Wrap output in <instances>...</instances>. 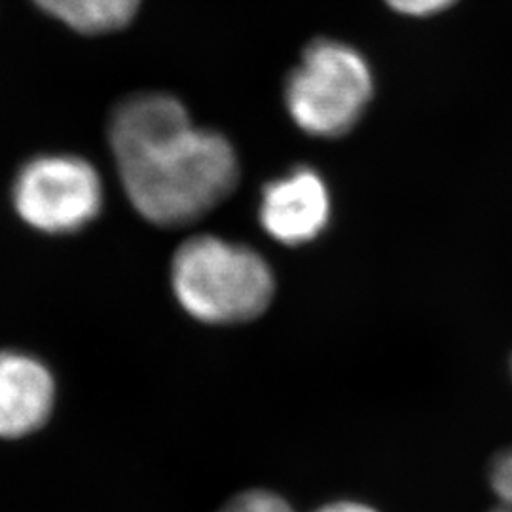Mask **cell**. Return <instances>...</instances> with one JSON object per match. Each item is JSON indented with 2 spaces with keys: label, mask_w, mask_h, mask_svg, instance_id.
<instances>
[{
  "label": "cell",
  "mask_w": 512,
  "mask_h": 512,
  "mask_svg": "<svg viewBox=\"0 0 512 512\" xmlns=\"http://www.w3.org/2000/svg\"><path fill=\"white\" fill-rule=\"evenodd\" d=\"M126 196L156 226L202 219L239 183L232 143L213 129L188 124L114 156Z\"/></svg>",
  "instance_id": "obj_1"
},
{
  "label": "cell",
  "mask_w": 512,
  "mask_h": 512,
  "mask_svg": "<svg viewBox=\"0 0 512 512\" xmlns=\"http://www.w3.org/2000/svg\"><path fill=\"white\" fill-rule=\"evenodd\" d=\"M171 287L194 319L236 325L268 310L275 279L253 249L217 236L186 239L171 262Z\"/></svg>",
  "instance_id": "obj_2"
},
{
  "label": "cell",
  "mask_w": 512,
  "mask_h": 512,
  "mask_svg": "<svg viewBox=\"0 0 512 512\" xmlns=\"http://www.w3.org/2000/svg\"><path fill=\"white\" fill-rule=\"evenodd\" d=\"M374 95V74L349 44L319 38L302 52L285 82V107L311 137L334 139L355 128Z\"/></svg>",
  "instance_id": "obj_3"
},
{
  "label": "cell",
  "mask_w": 512,
  "mask_h": 512,
  "mask_svg": "<svg viewBox=\"0 0 512 512\" xmlns=\"http://www.w3.org/2000/svg\"><path fill=\"white\" fill-rule=\"evenodd\" d=\"M23 222L44 234H73L103 207V183L88 160L74 154H44L19 169L12 188Z\"/></svg>",
  "instance_id": "obj_4"
},
{
  "label": "cell",
  "mask_w": 512,
  "mask_h": 512,
  "mask_svg": "<svg viewBox=\"0 0 512 512\" xmlns=\"http://www.w3.org/2000/svg\"><path fill=\"white\" fill-rule=\"evenodd\" d=\"M329 186L310 167H296L262 190L258 219L268 236L283 245H304L329 226Z\"/></svg>",
  "instance_id": "obj_5"
},
{
  "label": "cell",
  "mask_w": 512,
  "mask_h": 512,
  "mask_svg": "<svg viewBox=\"0 0 512 512\" xmlns=\"http://www.w3.org/2000/svg\"><path fill=\"white\" fill-rule=\"evenodd\" d=\"M54 403V376L46 366L25 353L0 351V439L35 433Z\"/></svg>",
  "instance_id": "obj_6"
},
{
  "label": "cell",
  "mask_w": 512,
  "mask_h": 512,
  "mask_svg": "<svg viewBox=\"0 0 512 512\" xmlns=\"http://www.w3.org/2000/svg\"><path fill=\"white\" fill-rule=\"evenodd\" d=\"M42 12L82 35H107L128 27L143 0H33Z\"/></svg>",
  "instance_id": "obj_7"
},
{
  "label": "cell",
  "mask_w": 512,
  "mask_h": 512,
  "mask_svg": "<svg viewBox=\"0 0 512 512\" xmlns=\"http://www.w3.org/2000/svg\"><path fill=\"white\" fill-rule=\"evenodd\" d=\"M219 512H294L287 499L268 490H247L232 497Z\"/></svg>",
  "instance_id": "obj_8"
},
{
  "label": "cell",
  "mask_w": 512,
  "mask_h": 512,
  "mask_svg": "<svg viewBox=\"0 0 512 512\" xmlns=\"http://www.w3.org/2000/svg\"><path fill=\"white\" fill-rule=\"evenodd\" d=\"M490 484L501 505L512 507V446L495 458Z\"/></svg>",
  "instance_id": "obj_9"
},
{
  "label": "cell",
  "mask_w": 512,
  "mask_h": 512,
  "mask_svg": "<svg viewBox=\"0 0 512 512\" xmlns=\"http://www.w3.org/2000/svg\"><path fill=\"white\" fill-rule=\"evenodd\" d=\"M385 4L401 16L429 18L448 10L456 0H385Z\"/></svg>",
  "instance_id": "obj_10"
},
{
  "label": "cell",
  "mask_w": 512,
  "mask_h": 512,
  "mask_svg": "<svg viewBox=\"0 0 512 512\" xmlns=\"http://www.w3.org/2000/svg\"><path fill=\"white\" fill-rule=\"evenodd\" d=\"M315 512H378L372 509L370 505L359 503V501H336V503H329Z\"/></svg>",
  "instance_id": "obj_11"
},
{
  "label": "cell",
  "mask_w": 512,
  "mask_h": 512,
  "mask_svg": "<svg viewBox=\"0 0 512 512\" xmlns=\"http://www.w3.org/2000/svg\"><path fill=\"white\" fill-rule=\"evenodd\" d=\"M492 512H512V507H509V505H501V503H499Z\"/></svg>",
  "instance_id": "obj_12"
}]
</instances>
